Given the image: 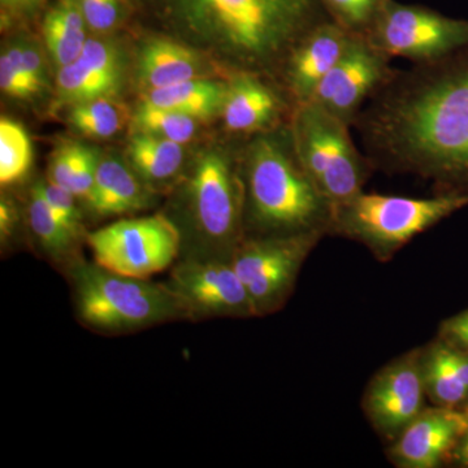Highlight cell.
Here are the masks:
<instances>
[{
    "mask_svg": "<svg viewBox=\"0 0 468 468\" xmlns=\"http://www.w3.org/2000/svg\"><path fill=\"white\" fill-rule=\"evenodd\" d=\"M86 26L94 32H107L120 18V0H79Z\"/></svg>",
    "mask_w": 468,
    "mask_h": 468,
    "instance_id": "4dcf8cb0",
    "label": "cell"
},
{
    "mask_svg": "<svg viewBox=\"0 0 468 468\" xmlns=\"http://www.w3.org/2000/svg\"><path fill=\"white\" fill-rule=\"evenodd\" d=\"M421 367L427 397L433 405H468V351L436 337L421 347Z\"/></svg>",
    "mask_w": 468,
    "mask_h": 468,
    "instance_id": "ac0fdd59",
    "label": "cell"
},
{
    "mask_svg": "<svg viewBox=\"0 0 468 468\" xmlns=\"http://www.w3.org/2000/svg\"><path fill=\"white\" fill-rule=\"evenodd\" d=\"M79 144H67L55 151L51 159L48 181L69 190L70 176L75 168Z\"/></svg>",
    "mask_w": 468,
    "mask_h": 468,
    "instance_id": "1f68e13d",
    "label": "cell"
},
{
    "mask_svg": "<svg viewBox=\"0 0 468 468\" xmlns=\"http://www.w3.org/2000/svg\"><path fill=\"white\" fill-rule=\"evenodd\" d=\"M98 163H100V159L97 158L94 151L79 144L75 168H73L69 183V192L75 194L77 198L84 199V201L88 199L92 185H94Z\"/></svg>",
    "mask_w": 468,
    "mask_h": 468,
    "instance_id": "f546056e",
    "label": "cell"
},
{
    "mask_svg": "<svg viewBox=\"0 0 468 468\" xmlns=\"http://www.w3.org/2000/svg\"><path fill=\"white\" fill-rule=\"evenodd\" d=\"M133 120L138 132L159 135L181 144L189 143L197 131L196 117L174 110L151 106L144 101L138 107Z\"/></svg>",
    "mask_w": 468,
    "mask_h": 468,
    "instance_id": "4316f807",
    "label": "cell"
},
{
    "mask_svg": "<svg viewBox=\"0 0 468 468\" xmlns=\"http://www.w3.org/2000/svg\"><path fill=\"white\" fill-rule=\"evenodd\" d=\"M85 239L95 263L138 279H150L174 266L183 245L180 229L165 214L122 218Z\"/></svg>",
    "mask_w": 468,
    "mask_h": 468,
    "instance_id": "9c48e42d",
    "label": "cell"
},
{
    "mask_svg": "<svg viewBox=\"0 0 468 468\" xmlns=\"http://www.w3.org/2000/svg\"><path fill=\"white\" fill-rule=\"evenodd\" d=\"M468 207V197L430 198L359 193L334 209L329 236L365 246L381 263L392 261L419 234Z\"/></svg>",
    "mask_w": 468,
    "mask_h": 468,
    "instance_id": "5b68a950",
    "label": "cell"
},
{
    "mask_svg": "<svg viewBox=\"0 0 468 468\" xmlns=\"http://www.w3.org/2000/svg\"><path fill=\"white\" fill-rule=\"evenodd\" d=\"M241 153L211 150L199 158L187 184V211L197 241L180 258H226L245 239Z\"/></svg>",
    "mask_w": 468,
    "mask_h": 468,
    "instance_id": "8992f818",
    "label": "cell"
},
{
    "mask_svg": "<svg viewBox=\"0 0 468 468\" xmlns=\"http://www.w3.org/2000/svg\"><path fill=\"white\" fill-rule=\"evenodd\" d=\"M324 237L323 233H303L243 239L233 252L232 263L257 318L284 309L304 261Z\"/></svg>",
    "mask_w": 468,
    "mask_h": 468,
    "instance_id": "ba28073f",
    "label": "cell"
},
{
    "mask_svg": "<svg viewBox=\"0 0 468 468\" xmlns=\"http://www.w3.org/2000/svg\"><path fill=\"white\" fill-rule=\"evenodd\" d=\"M86 21L79 0H60L43 21V36L58 67L73 63L86 43Z\"/></svg>",
    "mask_w": 468,
    "mask_h": 468,
    "instance_id": "603a6c76",
    "label": "cell"
},
{
    "mask_svg": "<svg viewBox=\"0 0 468 468\" xmlns=\"http://www.w3.org/2000/svg\"><path fill=\"white\" fill-rule=\"evenodd\" d=\"M122 80V60L116 48L101 39L88 38L79 58L58 70V95L73 104L112 98Z\"/></svg>",
    "mask_w": 468,
    "mask_h": 468,
    "instance_id": "e0dca14e",
    "label": "cell"
},
{
    "mask_svg": "<svg viewBox=\"0 0 468 468\" xmlns=\"http://www.w3.org/2000/svg\"><path fill=\"white\" fill-rule=\"evenodd\" d=\"M448 463H452L455 467L468 468V430L452 451Z\"/></svg>",
    "mask_w": 468,
    "mask_h": 468,
    "instance_id": "8d00e7d4",
    "label": "cell"
},
{
    "mask_svg": "<svg viewBox=\"0 0 468 468\" xmlns=\"http://www.w3.org/2000/svg\"><path fill=\"white\" fill-rule=\"evenodd\" d=\"M199 67L198 58L189 48L156 38L141 51L138 76L149 90H155L197 79Z\"/></svg>",
    "mask_w": 468,
    "mask_h": 468,
    "instance_id": "44dd1931",
    "label": "cell"
},
{
    "mask_svg": "<svg viewBox=\"0 0 468 468\" xmlns=\"http://www.w3.org/2000/svg\"><path fill=\"white\" fill-rule=\"evenodd\" d=\"M294 110L275 80L236 73L228 80L220 116L230 133L255 135L289 124Z\"/></svg>",
    "mask_w": 468,
    "mask_h": 468,
    "instance_id": "2e32d148",
    "label": "cell"
},
{
    "mask_svg": "<svg viewBox=\"0 0 468 468\" xmlns=\"http://www.w3.org/2000/svg\"><path fill=\"white\" fill-rule=\"evenodd\" d=\"M350 129L315 101L300 104L291 120L302 165L334 209L365 192L375 172L365 151L354 143Z\"/></svg>",
    "mask_w": 468,
    "mask_h": 468,
    "instance_id": "52a82bcc",
    "label": "cell"
},
{
    "mask_svg": "<svg viewBox=\"0 0 468 468\" xmlns=\"http://www.w3.org/2000/svg\"><path fill=\"white\" fill-rule=\"evenodd\" d=\"M36 185L58 220L63 221L70 230L81 237V214L76 206L77 197L75 194L69 192L66 187L51 183V181Z\"/></svg>",
    "mask_w": 468,
    "mask_h": 468,
    "instance_id": "f1b7e54d",
    "label": "cell"
},
{
    "mask_svg": "<svg viewBox=\"0 0 468 468\" xmlns=\"http://www.w3.org/2000/svg\"><path fill=\"white\" fill-rule=\"evenodd\" d=\"M149 190L138 176L119 160L107 158L98 163L94 185L86 205L97 217L132 214L149 205Z\"/></svg>",
    "mask_w": 468,
    "mask_h": 468,
    "instance_id": "d6986e66",
    "label": "cell"
},
{
    "mask_svg": "<svg viewBox=\"0 0 468 468\" xmlns=\"http://www.w3.org/2000/svg\"><path fill=\"white\" fill-rule=\"evenodd\" d=\"M165 16L205 42L236 73L275 80L314 27L331 21L320 0H156Z\"/></svg>",
    "mask_w": 468,
    "mask_h": 468,
    "instance_id": "7a4b0ae2",
    "label": "cell"
},
{
    "mask_svg": "<svg viewBox=\"0 0 468 468\" xmlns=\"http://www.w3.org/2000/svg\"><path fill=\"white\" fill-rule=\"evenodd\" d=\"M167 285L192 322L257 318L232 260L178 258Z\"/></svg>",
    "mask_w": 468,
    "mask_h": 468,
    "instance_id": "8fae6325",
    "label": "cell"
},
{
    "mask_svg": "<svg viewBox=\"0 0 468 468\" xmlns=\"http://www.w3.org/2000/svg\"><path fill=\"white\" fill-rule=\"evenodd\" d=\"M69 122L89 137L109 138L122 131L125 122L124 107L112 98L82 101L73 106Z\"/></svg>",
    "mask_w": 468,
    "mask_h": 468,
    "instance_id": "d4e9b609",
    "label": "cell"
},
{
    "mask_svg": "<svg viewBox=\"0 0 468 468\" xmlns=\"http://www.w3.org/2000/svg\"><path fill=\"white\" fill-rule=\"evenodd\" d=\"M241 165L245 237L329 236L334 207L302 165L291 122L255 134L243 147Z\"/></svg>",
    "mask_w": 468,
    "mask_h": 468,
    "instance_id": "3957f363",
    "label": "cell"
},
{
    "mask_svg": "<svg viewBox=\"0 0 468 468\" xmlns=\"http://www.w3.org/2000/svg\"><path fill=\"white\" fill-rule=\"evenodd\" d=\"M353 128L375 171L421 178L435 194L468 197V46L397 69Z\"/></svg>",
    "mask_w": 468,
    "mask_h": 468,
    "instance_id": "6da1fadb",
    "label": "cell"
},
{
    "mask_svg": "<svg viewBox=\"0 0 468 468\" xmlns=\"http://www.w3.org/2000/svg\"><path fill=\"white\" fill-rule=\"evenodd\" d=\"M421 347L406 351L372 377L362 397L368 423L384 441L393 442L427 408Z\"/></svg>",
    "mask_w": 468,
    "mask_h": 468,
    "instance_id": "7c38bea8",
    "label": "cell"
},
{
    "mask_svg": "<svg viewBox=\"0 0 468 468\" xmlns=\"http://www.w3.org/2000/svg\"><path fill=\"white\" fill-rule=\"evenodd\" d=\"M437 337L452 346L468 351V309L442 320Z\"/></svg>",
    "mask_w": 468,
    "mask_h": 468,
    "instance_id": "d6a6232c",
    "label": "cell"
},
{
    "mask_svg": "<svg viewBox=\"0 0 468 468\" xmlns=\"http://www.w3.org/2000/svg\"><path fill=\"white\" fill-rule=\"evenodd\" d=\"M2 8L12 14H26L38 7L43 0H0Z\"/></svg>",
    "mask_w": 468,
    "mask_h": 468,
    "instance_id": "74e56055",
    "label": "cell"
},
{
    "mask_svg": "<svg viewBox=\"0 0 468 468\" xmlns=\"http://www.w3.org/2000/svg\"><path fill=\"white\" fill-rule=\"evenodd\" d=\"M80 324L98 335L134 334L187 320L175 292L165 284L113 272L84 258L64 273Z\"/></svg>",
    "mask_w": 468,
    "mask_h": 468,
    "instance_id": "277c9868",
    "label": "cell"
},
{
    "mask_svg": "<svg viewBox=\"0 0 468 468\" xmlns=\"http://www.w3.org/2000/svg\"><path fill=\"white\" fill-rule=\"evenodd\" d=\"M227 91L228 81L194 79L168 88L149 90L144 97V103L177 111L196 119H208L220 115Z\"/></svg>",
    "mask_w": 468,
    "mask_h": 468,
    "instance_id": "7402d4cb",
    "label": "cell"
},
{
    "mask_svg": "<svg viewBox=\"0 0 468 468\" xmlns=\"http://www.w3.org/2000/svg\"><path fill=\"white\" fill-rule=\"evenodd\" d=\"M468 430V406H427L389 443L388 460L397 468H439L448 463Z\"/></svg>",
    "mask_w": 468,
    "mask_h": 468,
    "instance_id": "5bb4252c",
    "label": "cell"
},
{
    "mask_svg": "<svg viewBox=\"0 0 468 468\" xmlns=\"http://www.w3.org/2000/svg\"><path fill=\"white\" fill-rule=\"evenodd\" d=\"M32 165V144L26 129L12 120H0V184L17 183Z\"/></svg>",
    "mask_w": 468,
    "mask_h": 468,
    "instance_id": "484cf974",
    "label": "cell"
},
{
    "mask_svg": "<svg viewBox=\"0 0 468 468\" xmlns=\"http://www.w3.org/2000/svg\"><path fill=\"white\" fill-rule=\"evenodd\" d=\"M21 60H23L24 69L30 88L34 91L42 90L45 86V68H43V60L41 54L30 46H21Z\"/></svg>",
    "mask_w": 468,
    "mask_h": 468,
    "instance_id": "e575fe53",
    "label": "cell"
},
{
    "mask_svg": "<svg viewBox=\"0 0 468 468\" xmlns=\"http://www.w3.org/2000/svg\"><path fill=\"white\" fill-rule=\"evenodd\" d=\"M27 224L36 239L37 248L63 275L77 261L81 260L79 234L58 220L37 185H34L30 192Z\"/></svg>",
    "mask_w": 468,
    "mask_h": 468,
    "instance_id": "ffe728a7",
    "label": "cell"
},
{
    "mask_svg": "<svg viewBox=\"0 0 468 468\" xmlns=\"http://www.w3.org/2000/svg\"><path fill=\"white\" fill-rule=\"evenodd\" d=\"M468 406V405H467Z\"/></svg>",
    "mask_w": 468,
    "mask_h": 468,
    "instance_id": "f35d334b",
    "label": "cell"
},
{
    "mask_svg": "<svg viewBox=\"0 0 468 468\" xmlns=\"http://www.w3.org/2000/svg\"><path fill=\"white\" fill-rule=\"evenodd\" d=\"M353 36L326 21L303 37L285 58L277 84L297 109L313 101L325 76L346 51Z\"/></svg>",
    "mask_w": 468,
    "mask_h": 468,
    "instance_id": "9a60e30c",
    "label": "cell"
},
{
    "mask_svg": "<svg viewBox=\"0 0 468 468\" xmlns=\"http://www.w3.org/2000/svg\"><path fill=\"white\" fill-rule=\"evenodd\" d=\"M335 26L353 37L366 38L387 0H320Z\"/></svg>",
    "mask_w": 468,
    "mask_h": 468,
    "instance_id": "83f0119b",
    "label": "cell"
},
{
    "mask_svg": "<svg viewBox=\"0 0 468 468\" xmlns=\"http://www.w3.org/2000/svg\"><path fill=\"white\" fill-rule=\"evenodd\" d=\"M17 212L15 206L8 199L0 201V237L2 245H8L9 239L14 236L15 226L17 221Z\"/></svg>",
    "mask_w": 468,
    "mask_h": 468,
    "instance_id": "d590c367",
    "label": "cell"
},
{
    "mask_svg": "<svg viewBox=\"0 0 468 468\" xmlns=\"http://www.w3.org/2000/svg\"><path fill=\"white\" fill-rule=\"evenodd\" d=\"M128 156L144 183L162 185L180 171L184 149L183 144L168 138L140 132L129 143Z\"/></svg>",
    "mask_w": 468,
    "mask_h": 468,
    "instance_id": "cb8c5ba5",
    "label": "cell"
},
{
    "mask_svg": "<svg viewBox=\"0 0 468 468\" xmlns=\"http://www.w3.org/2000/svg\"><path fill=\"white\" fill-rule=\"evenodd\" d=\"M366 39L390 58L428 63L468 46V20L445 16L426 5L387 0Z\"/></svg>",
    "mask_w": 468,
    "mask_h": 468,
    "instance_id": "30bf717a",
    "label": "cell"
},
{
    "mask_svg": "<svg viewBox=\"0 0 468 468\" xmlns=\"http://www.w3.org/2000/svg\"><path fill=\"white\" fill-rule=\"evenodd\" d=\"M392 60L367 39L353 37L346 51L323 80L311 101L353 128L368 101L396 73Z\"/></svg>",
    "mask_w": 468,
    "mask_h": 468,
    "instance_id": "4fadbf2b",
    "label": "cell"
},
{
    "mask_svg": "<svg viewBox=\"0 0 468 468\" xmlns=\"http://www.w3.org/2000/svg\"><path fill=\"white\" fill-rule=\"evenodd\" d=\"M0 86L5 94L17 100H27L33 95L17 70L12 66L7 54H3L0 58Z\"/></svg>",
    "mask_w": 468,
    "mask_h": 468,
    "instance_id": "836d02e7",
    "label": "cell"
}]
</instances>
